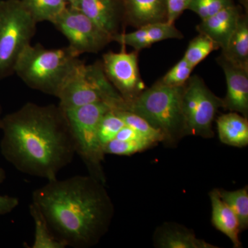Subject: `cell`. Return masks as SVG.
I'll return each mask as SVG.
<instances>
[{"label":"cell","mask_w":248,"mask_h":248,"mask_svg":"<svg viewBox=\"0 0 248 248\" xmlns=\"http://www.w3.org/2000/svg\"><path fill=\"white\" fill-rule=\"evenodd\" d=\"M0 151L19 172L48 181L58 178L76 155L64 110L55 104L28 102L4 116Z\"/></svg>","instance_id":"obj_1"},{"label":"cell","mask_w":248,"mask_h":248,"mask_svg":"<svg viewBox=\"0 0 248 248\" xmlns=\"http://www.w3.org/2000/svg\"><path fill=\"white\" fill-rule=\"evenodd\" d=\"M104 185L91 175L57 178L34 190L32 202L66 247L91 248L107 234L113 218Z\"/></svg>","instance_id":"obj_2"},{"label":"cell","mask_w":248,"mask_h":248,"mask_svg":"<svg viewBox=\"0 0 248 248\" xmlns=\"http://www.w3.org/2000/svg\"><path fill=\"white\" fill-rule=\"evenodd\" d=\"M79 56L70 46L48 49L31 44L18 58L14 73L31 89L56 97Z\"/></svg>","instance_id":"obj_3"},{"label":"cell","mask_w":248,"mask_h":248,"mask_svg":"<svg viewBox=\"0 0 248 248\" xmlns=\"http://www.w3.org/2000/svg\"><path fill=\"white\" fill-rule=\"evenodd\" d=\"M184 86L172 87L158 81L145 89L131 102L125 110L136 114L164 137V142L174 145L184 138L182 96Z\"/></svg>","instance_id":"obj_4"},{"label":"cell","mask_w":248,"mask_h":248,"mask_svg":"<svg viewBox=\"0 0 248 248\" xmlns=\"http://www.w3.org/2000/svg\"><path fill=\"white\" fill-rule=\"evenodd\" d=\"M56 97L63 110L99 102L106 103L115 110H125L126 108L125 101L107 79L101 62L87 65L79 60Z\"/></svg>","instance_id":"obj_5"},{"label":"cell","mask_w":248,"mask_h":248,"mask_svg":"<svg viewBox=\"0 0 248 248\" xmlns=\"http://www.w3.org/2000/svg\"><path fill=\"white\" fill-rule=\"evenodd\" d=\"M112 108L104 102L94 103L71 110H64L76 146L89 175L105 184L103 170L104 147L98 135L99 122L103 116Z\"/></svg>","instance_id":"obj_6"},{"label":"cell","mask_w":248,"mask_h":248,"mask_svg":"<svg viewBox=\"0 0 248 248\" xmlns=\"http://www.w3.org/2000/svg\"><path fill=\"white\" fill-rule=\"evenodd\" d=\"M37 24L20 0L0 1V80L15 74L18 58L31 45Z\"/></svg>","instance_id":"obj_7"},{"label":"cell","mask_w":248,"mask_h":248,"mask_svg":"<svg viewBox=\"0 0 248 248\" xmlns=\"http://www.w3.org/2000/svg\"><path fill=\"white\" fill-rule=\"evenodd\" d=\"M223 101L205 85L202 78L193 76L184 85L182 96L184 136L213 138V122Z\"/></svg>","instance_id":"obj_8"},{"label":"cell","mask_w":248,"mask_h":248,"mask_svg":"<svg viewBox=\"0 0 248 248\" xmlns=\"http://www.w3.org/2000/svg\"><path fill=\"white\" fill-rule=\"evenodd\" d=\"M52 24L80 55L97 53L112 42L111 36L94 21L69 5Z\"/></svg>","instance_id":"obj_9"},{"label":"cell","mask_w":248,"mask_h":248,"mask_svg":"<svg viewBox=\"0 0 248 248\" xmlns=\"http://www.w3.org/2000/svg\"><path fill=\"white\" fill-rule=\"evenodd\" d=\"M138 56L139 51L135 50L130 53L125 50L110 51L103 55L101 62L107 79L126 104L146 89L140 75Z\"/></svg>","instance_id":"obj_10"},{"label":"cell","mask_w":248,"mask_h":248,"mask_svg":"<svg viewBox=\"0 0 248 248\" xmlns=\"http://www.w3.org/2000/svg\"><path fill=\"white\" fill-rule=\"evenodd\" d=\"M226 77L227 93L223 108L248 117V68L237 66L221 55L217 60Z\"/></svg>","instance_id":"obj_11"},{"label":"cell","mask_w":248,"mask_h":248,"mask_svg":"<svg viewBox=\"0 0 248 248\" xmlns=\"http://www.w3.org/2000/svg\"><path fill=\"white\" fill-rule=\"evenodd\" d=\"M68 5L79 9L111 37L120 33L123 22L121 0H75Z\"/></svg>","instance_id":"obj_12"},{"label":"cell","mask_w":248,"mask_h":248,"mask_svg":"<svg viewBox=\"0 0 248 248\" xmlns=\"http://www.w3.org/2000/svg\"><path fill=\"white\" fill-rule=\"evenodd\" d=\"M183 37L184 35L174 24L159 22L143 26L128 33L120 32L112 37V41L124 46H128L140 52L161 41Z\"/></svg>","instance_id":"obj_13"},{"label":"cell","mask_w":248,"mask_h":248,"mask_svg":"<svg viewBox=\"0 0 248 248\" xmlns=\"http://www.w3.org/2000/svg\"><path fill=\"white\" fill-rule=\"evenodd\" d=\"M123 21L138 29L148 24L167 22L166 0H121Z\"/></svg>","instance_id":"obj_14"},{"label":"cell","mask_w":248,"mask_h":248,"mask_svg":"<svg viewBox=\"0 0 248 248\" xmlns=\"http://www.w3.org/2000/svg\"><path fill=\"white\" fill-rule=\"evenodd\" d=\"M241 9L234 4L205 19L197 26V32L208 36L223 50L237 25L241 16Z\"/></svg>","instance_id":"obj_15"},{"label":"cell","mask_w":248,"mask_h":248,"mask_svg":"<svg viewBox=\"0 0 248 248\" xmlns=\"http://www.w3.org/2000/svg\"><path fill=\"white\" fill-rule=\"evenodd\" d=\"M155 244L161 248H217L204 240L197 239L190 230L174 223H165L156 230Z\"/></svg>","instance_id":"obj_16"},{"label":"cell","mask_w":248,"mask_h":248,"mask_svg":"<svg viewBox=\"0 0 248 248\" xmlns=\"http://www.w3.org/2000/svg\"><path fill=\"white\" fill-rule=\"evenodd\" d=\"M212 205V223L215 228L231 240L234 248H241L239 220L231 208L221 198L218 189L210 192Z\"/></svg>","instance_id":"obj_17"},{"label":"cell","mask_w":248,"mask_h":248,"mask_svg":"<svg viewBox=\"0 0 248 248\" xmlns=\"http://www.w3.org/2000/svg\"><path fill=\"white\" fill-rule=\"evenodd\" d=\"M218 138L222 143L238 147L248 145V121L237 112H231L218 117L217 120Z\"/></svg>","instance_id":"obj_18"},{"label":"cell","mask_w":248,"mask_h":248,"mask_svg":"<svg viewBox=\"0 0 248 248\" xmlns=\"http://www.w3.org/2000/svg\"><path fill=\"white\" fill-rule=\"evenodd\" d=\"M222 55L237 66L248 68V19L241 15Z\"/></svg>","instance_id":"obj_19"},{"label":"cell","mask_w":248,"mask_h":248,"mask_svg":"<svg viewBox=\"0 0 248 248\" xmlns=\"http://www.w3.org/2000/svg\"><path fill=\"white\" fill-rule=\"evenodd\" d=\"M29 213L35 226V236L31 248H66V246L53 234L45 216L33 202L29 205Z\"/></svg>","instance_id":"obj_20"},{"label":"cell","mask_w":248,"mask_h":248,"mask_svg":"<svg viewBox=\"0 0 248 248\" xmlns=\"http://www.w3.org/2000/svg\"><path fill=\"white\" fill-rule=\"evenodd\" d=\"M28 12L38 24L42 22L53 23L66 9L65 0H20Z\"/></svg>","instance_id":"obj_21"},{"label":"cell","mask_w":248,"mask_h":248,"mask_svg":"<svg viewBox=\"0 0 248 248\" xmlns=\"http://www.w3.org/2000/svg\"><path fill=\"white\" fill-rule=\"evenodd\" d=\"M220 197L232 210L238 220L241 231L248 228V189L244 188L234 191L218 190Z\"/></svg>","instance_id":"obj_22"},{"label":"cell","mask_w":248,"mask_h":248,"mask_svg":"<svg viewBox=\"0 0 248 248\" xmlns=\"http://www.w3.org/2000/svg\"><path fill=\"white\" fill-rule=\"evenodd\" d=\"M219 48V46L210 37L200 33L190 41L183 58L192 68H195L210 53Z\"/></svg>","instance_id":"obj_23"},{"label":"cell","mask_w":248,"mask_h":248,"mask_svg":"<svg viewBox=\"0 0 248 248\" xmlns=\"http://www.w3.org/2000/svg\"><path fill=\"white\" fill-rule=\"evenodd\" d=\"M116 112L124 121L125 125L138 131L143 138L154 142L156 144L159 142H164L163 134L157 129L152 126L151 124L140 116L128 110H116Z\"/></svg>","instance_id":"obj_24"},{"label":"cell","mask_w":248,"mask_h":248,"mask_svg":"<svg viewBox=\"0 0 248 248\" xmlns=\"http://www.w3.org/2000/svg\"><path fill=\"white\" fill-rule=\"evenodd\" d=\"M156 144L149 140L138 141H122L114 139L104 146V154L129 156L145 151Z\"/></svg>","instance_id":"obj_25"},{"label":"cell","mask_w":248,"mask_h":248,"mask_svg":"<svg viewBox=\"0 0 248 248\" xmlns=\"http://www.w3.org/2000/svg\"><path fill=\"white\" fill-rule=\"evenodd\" d=\"M125 124L115 109H111L103 116L99 122L98 135L103 147L116 138Z\"/></svg>","instance_id":"obj_26"},{"label":"cell","mask_w":248,"mask_h":248,"mask_svg":"<svg viewBox=\"0 0 248 248\" xmlns=\"http://www.w3.org/2000/svg\"><path fill=\"white\" fill-rule=\"evenodd\" d=\"M193 69L185 59L182 58L159 81L172 87L184 86L190 78Z\"/></svg>","instance_id":"obj_27"},{"label":"cell","mask_w":248,"mask_h":248,"mask_svg":"<svg viewBox=\"0 0 248 248\" xmlns=\"http://www.w3.org/2000/svg\"><path fill=\"white\" fill-rule=\"evenodd\" d=\"M232 4V0H190L187 10L198 15L202 20Z\"/></svg>","instance_id":"obj_28"},{"label":"cell","mask_w":248,"mask_h":248,"mask_svg":"<svg viewBox=\"0 0 248 248\" xmlns=\"http://www.w3.org/2000/svg\"><path fill=\"white\" fill-rule=\"evenodd\" d=\"M167 6V22L174 24L184 11L187 10L190 0H166Z\"/></svg>","instance_id":"obj_29"},{"label":"cell","mask_w":248,"mask_h":248,"mask_svg":"<svg viewBox=\"0 0 248 248\" xmlns=\"http://www.w3.org/2000/svg\"><path fill=\"white\" fill-rule=\"evenodd\" d=\"M19 204V200L17 197L0 195V215L11 213Z\"/></svg>","instance_id":"obj_30"},{"label":"cell","mask_w":248,"mask_h":248,"mask_svg":"<svg viewBox=\"0 0 248 248\" xmlns=\"http://www.w3.org/2000/svg\"><path fill=\"white\" fill-rule=\"evenodd\" d=\"M122 141H138V140H147L143 138L141 134L138 131L130 128L128 125H125L121 129L120 131L117 134L116 138ZM150 141V140H149Z\"/></svg>","instance_id":"obj_31"},{"label":"cell","mask_w":248,"mask_h":248,"mask_svg":"<svg viewBox=\"0 0 248 248\" xmlns=\"http://www.w3.org/2000/svg\"><path fill=\"white\" fill-rule=\"evenodd\" d=\"M6 177V172H5L4 170L0 167V184H2V183L4 182Z\"/></svg>","instance_id":"obj_32"},{"label":"cell","mask_w":248,"mask_h":248,"mask_svg":"<svg viewBox=\"0 0 248 248\" xmlns=\"http://www.w3.org/2000/svg\"><path fill=\"white\" fill-rule=\"evenodd\" d=\"M1 119H2V108L0 104V124H1Z\"/></svg>","instance_id":"obj_33"},{"label":"cell","mask_w":248,"mask_h":248,"mask_svg":"<svg viewBox=\"0 0 248 248\" xmlns=\"http://www.w3.org/2000/svg\"><path fill=\"white\" fill-rule=\"evenodd\" d=\"M65 1H66L67 3H68V4H71L73 2V1H75V0H65Z\"/></svg>","instance_id":"obj_34"}]
</instances>
